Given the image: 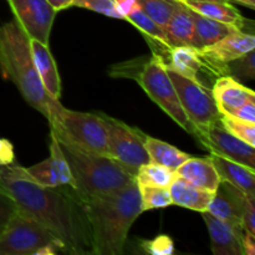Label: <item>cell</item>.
<instances>
[{
  "instance_id": "1",
  "label": "cell",
  "mask_w": 255,
  "mask_h": 255,
  "mask_svg": "<svg viewBox=\"0 0 255 255\" xmlns=\"http://www.w3.org/2000/svg\"><path fill=\"white\" fill-rule=\"evenodd\" d=\"M0 186L17 209L49 229L67 254H92V238L82 202L69 186L36 183L19 164L0 166Z\"/></svg>"
},
{
  "instance_id": "2",
  "label": "cell",
  "mask_w": 255,
  "mask_h": 255,
  "mask_svg": "<svg viewBox=\"0 0 255 255\" xmlns=\"http://www.w3.org/2000/svg\"><path fill=\"white\" fill-rule=\"evenodd\" d=\"M92 238V254L121 255L132 224L143 212L136 179L82 203Z\"/></svg>"
},
{
  "instance_id": "3",
  "label": "cell",
  "mask_w": 255,
  "mask_h": 255,
  "mask_svg": "<svg viewBox=\"0 0 255 255\" xmlns=\"http://www.w3.org/2000/svg\"><path fill=\"white\" fill-rule=\"evenodd\" d=\"M0 75L11 81L25 101L47 120L51 97L37 75L29 36L15 20L0 26Z\"/></svg>"
},
{
  "instance_id": "4",
  "label": "cell",
  "mask_w": 255,
  "mask_h": 255,
  "mask_svg": "<svg viewBox=\"0 0 255 255\" xmlns=\"http://www.w3.org/2000/svg\"><path fill=\"white\" fill-rule=\"evenodd\" d=\"M56 139L71 169L72 186L70 188L82 203L117 191L134 179L112 157L86 151L64 139Z\"/></svg>"
},
{
  "instance_id": "5",
  "label": "cell",
  "mask_w": 255,
  "mask_h": 255,
  "mask_svg": "<svg viewBox=\"0 0 255 255\" xmlns=\"http://www.w3.org/2000/svg\"><path fill=\"white\" fill-rule=\"evenodd\" d=\"M50 131L59 139L70 142L86 151L109 154V137L104 115L65 109L59 100L50 99Z\"/></svg>"
},
{
  "instance_id": "6",
  "label": "cell",
  "mask_w": 255,
  "mask_h": 255,
  "mask_svg": "<svg viewBox=\"0 0 255 255\" xmlns=\"http://www.w3.org/2000/svg\"><path fill=\"white\" fill-rule=\"evenodd\" d=\"M149 99L158 105L163 112H166L179 127L194 136L196 128L187 117L177 96L171 77L166 69V60L157 52L147 60L137 75L133 77Z\"/></svg>"
},
{
  "instance_id": "7",
  "label": "cell",
  "mask_w": 255,
  "mask_h": 255,
  "mask_svg": "<svg viewBox=\"0 0 255 255\" xmlns=\"http://www.w3.org/2000/svg\"><path fill=\"white\" fill-rule=\"evenodd\" d=\"M47 246H57L66 253L64 244L49 229L19 209L0 234V255H36Z\"/></svg>"
},
{
  "instance_id": "8",
  "label": "cell",
  "mask_w": 255,
  "mask_h": 255,
  "mask_svg": "<svg viewBox=\"0 0 255 255\" xmlns=\"http://www.w3.org/2000/svg\"><path fill=\"white\" fill-rule=\"evenodd\" d=\"M166 69L173 82L182 109L196 128V132L219 120L221 112L209 87L174 71L167 64Z\"/></svg>"
},
{
  "instance_id": "9",
  "label": "cell",
  "mask_w": 255,
  "mask_h": 255,
  "mask_svg": "<svg viewBox=\"0 0 255 255\" xmlns=\"http://www.w3.org/2000/svg\"><path fill=\"white\" fill-rule=\"evenodd\" d=\"M104 119L107 126L110 157L134 177L139 167L149 162L144 147L146 133L106 115H104Z\"/></svg>"
},
{
  "instance_id": "10",
  "label": "cell",
  "mask_w": 255,
  "mask_h": 255,
  "mask_svg": "<svg viewBox=\"0 0 255 255\" xmlns=\"http://www.w3.org/2000/svg\"><path fill=\"white\" fill-rule=\"evenodd\" d=\"M197 139L212 154L226 157L238 163L253 168L255 167V149L253 146L229 133L219 120L199 129L194 134Z\"/></svg>"
},
{
  "instance_id": "11",
  "label": "cell",
  "mask_w": 255,
  "mask_h": 255,
  "mask_svg": "<svg viewBox=\"0 0 255 255\" xmlns=\"http://www.w3.org/2000/svg\"><path fill=\"white\" fill-rule=\"evenodd\" d=\"M14 20L20 25L29 39L49 45L50 34L56 10L47 0H6Z\"/></svg>"
},
{
  "instance_id": "12",
  "label": "cell",
  "mask_w": 255,
  "mask_h": 255,
  "mask_svg": "<svg viewBox=\"0 0 255 255\" xmlns=\"http://www.w3.org/2000/svg\"><path fill=\"white\" fill-rule=\"evenodd\" d=\"M169 61L166 62L171 69L186 77L199 82L203 86L209 87L207 82L211 81L212 85L217 77L227 75L226 67H221L207 59L201 50L192 46L172 47L167 52ZM211 89V87H209Z\"/></svg>"
},
{
  "instance_id": "13",
  "label": "cell",
  "mask_w": 255,
  "mask_h": 255,
  "mask_svg": "<svg viewBox=\"0 0 255 255\" xmlns=\"http://www.w3.org/2000/svg\"><path fill=\"white\" fill-rule=\"evenodd\" d=\"M251 198H255V197L248 196L228 182L221 181L218 188L216 189L209 202L207 212L227 223L242 227V216Z\"/></svg>"
},
{
  "instance_id": "14",
  "label": "cell",
  "mask_w": 255,
  "mask_h": 255,
  "mask_svg": "<svg viewBox=\"0 0 255 255\" xmlns=\"http://www.w3.org/2000/svg\"><path fill=\"white\" fill-rule=\"evenodd\" d=\"M199 50L212 62L221 67H226L228 62L255 50V37L252 32L234 30L211 46Z\"/></svg>"
},
{
  "instance_id": "15",
  "label": "cell",
  "mask_w": 255,
  "mask_h": 255,
  "mask_svg": "<svg viewBox=\"0 0 255 255\" xmlns=\"http://www.w3.org/2000/svg\"><path fill=\"white\" fill-rule=\"evenodd\" d=\"M203 221L211 236V248L214 255H244L242 234L244 229L217 218L209 212H202Z\"/></svg>"
},
{
  "instance_id": "16",
  "label": "cell",
  "mask_w": 255,
  "mask_h": 255,
  "mask_svg": "<svg viewBox=\"0 0 255 255\" xmlns=\"http://www.w3.org/2000/svg\"><path fill=\"white\" fill-rule=\"evenodd\" d=\"M212 96L221 114H232L246 102L255 100V92L229 75L217 77L211 87Z\"/></svg>"
},
{
  "instance_id": "17",
  "label": "cell",
  "mask_w": 255,
  "mask_h": 255,
  "mask_svg": "<svg viewBox=\"0 0 255 255\" xmlns=\"http://www.w3.org/2000/svg\"><path fill=\"white\" fill-rule=\"evenodd\" d=\"M30 49H31L32 60H34L37 75L41 80L45 91L51 99L59 100L61 96V79H60L56 62L50 52L49 45L30 39Z\"/></svg>"
},
{
  "instance_id": "18",
  "label": "cell",
  "mask_w": 255,
  "mask_h": 255,
  "mask_svg": "<svg viewBox=\"0 0 255 255\" xmlns=\"http://www.w3.org/2000/svg\"><path fill=\"white\" fill-rule=\"evenodd\" d=\"M174 172L177 176L183 178L192 186L204 189V191L213 192V193L222 181L209 157L198 158V157L191 156Z\"/></svg>"
},
{
  "instance_id": "19",
  "label": "cell",
  "mask_w": 255,
  "mask_h": 255,
  "mask_svg": "<svg viewBox=\"0 0 255 255\" xmlns=\"http://www.w3.org/2000/svg\"><path fill=\"white\" fill-rule=\"evenodd\" d=\"M209 159L216 167L222 181L233 184L248 196L255 197V171L253 168L218 154L211 153Z\"/></svg>"
},
{
  "instance_id": "20",
  "label": "cell",
  "mask_w": 255,
  "mask_h": 255,
  "mask_svg": "<svg viewBox=\"0 0 255 255\" xmlns=\"http://www.w3.org/2000/svg\"><path fill=\"white\" fill-rule=\"evenodd\" d=\"M169 193H171L172 204L201 213L208 209L209 202L213 197V192L197 188L177 174L169 184Z\"/></svg>"
},
{
  "instance_id": "21",
  "label": "cell",
  "mask_w": 255,
  "mask_h": 255,
  "mask_svg": "<svg viewBox=\"0 0 255 255\" xmlns=\"http://www.w3.org/2000/svg\"><path fill=\"white\" fill-rule=\"evenodd\" d=\"M163 29L171 49L178 46H192L194 32L192 10L184 2L179 1L178 6Z\"/></svg>"
},
{
  "instance_id": "22",
  "label": "cell",
  "mask_w": 255,
  "mask_h": 255,
  "mask_svg": "<svg viewBox=\"0 0 255 255\" xmlns=\"http://www.w3.org/2000/svg\"><path fill=\"white\" fill-rule=\"evenodd\" d=\"M193 11L217 20L233 25L237 29L243 30L247 20L239 12L238 9L233 6L229 1H218V0H206V1H182Z\"/></svg>"
},
{
  "instance_id": "23",
  "label": "cell",
  "mask_w": 255,
  "mask_h": 255,
  "mask_svg": "<svg viewBox=\"0 0 255 255\" xmlns=\"http://www.w3.org/2000/svg\"><path fill=\"white\" fill-rule=\"evenodd\" d=\"M192 15H193L194 25L192 47H194V49L199 50L203 49V47L211 46L214 42L219 41L222 37L228 35L229 32L234 31V30H239L233 25L209 19V17L203 16V15L193 11V10H192Z\"/></svg>"
},
{
  "instance_id": "24",
  "label": "cell",
  "mask_w": 255,
  "mask_h": 255,
  "mask_svg": "<svg viewBox=\"0 0 255 255\" xmlns=\"http://www.w3.org/2000/svg\"><path fill=\"white\" fill-rule=\"evenodd\" d=\"M144 147L149 156V161L173 169V171H176L186 159L191 157V154L181 151L177 147L161 139L153 138L148 134H146V138H144Z\"/></svg>"
},
{
  "instance_id": "25",
  "label": "cell",
  "mask_w": 255,
  "mask_h": 255,
  "mask_svg": "<svg viewBox=\"0 0 255 255\" xmlns=\"http://www.w3.org/2000/svg\"><path fill=\"white\" fill-rule=\"evenodd\" d=\"M125 20H127V21L131 22L132 25H134V26L147 37L149 44H151V42H154L156 45H158L164 54H167V52L169 51L171 47H169L168 41H167L166 32H164L163 26H161V25L157 24L153 19H151V17L139 7V5L133 10V11L129 12Z\"/></svg>"
},
{
  "instance_id": "26",
  "label": "cell",
  "mask_w": 255,
  "mask_h": 255,
  "mask_svg": "<svg viewBox=\"0 0 255 255\" xmlns=\"http://www.w3.org/2000/svg\"><path fill=\"white\" fill-rule=\"evenodd\" d=\"M174 177H176V172L173 169H169L167 167L149 161L139 167L134 179L138 186L167 187L168 188Z\"/></svg>"
},
{
  "instance_id": "27",
  "label": "cell",
  "mask_w": 255,
  "mask_h": 255,
  "mask_svg": "<svg viewBox=\"0 0 255 255\" xmlns=\"http://www.w3.org/2000/svg\"><path fill=\"white\" fill-rule=\"evenodd\" d=\"M139 7L161 26H166L179 0H137Z\"/></svg>"
},
{
  "instance_id": "28",
  "label": "cell",
  "mask_w": 255,
  "mask_h": 255,
  "mask_svg": "<svg viewBox=\"0 0 255 255\" xmlns=\"http://www.w3.org/2000/svg\"><path fill=\"white\" fill-rule=\"evenodd\" d=\"M50 161H51L52 169L55 172V176L57 177L60 182V186H72V174L70 169L69 163L65 158L62 149L57 142L55 134L50 131Z\"/></svg>"
},
{
  "instance_id": "29",
  "label": "cell",
  "mask_w": 255,
  "mask_h": 255,
  "mask_svg": "<svg viewBox=\"0 0 255 255\" xmlns=\"http://www.w3.org/2000/svg\"><path fill=\"white\" fill-rule=\"evenodd\" d=\"M141 194L142 209L151 211V209L167 208L172 206L169 187H152V186H138Z\"/></svg>"
},
{
  "instance_id": "30",
  "label": "cell",
  "mask_w": 255,
  "mask_h": 255,
  "mask_svg": "<svg viewBox=\"0 0 255 255\" xmlns=\"http://www.w3.org/2000/svg\"><path fill=\"white\" fill-rule=\"evenodd\" d=\"M219 121L229 133L255 147V122L244 121L228 114H221Z\"/></svg>"
},
{
  "instance_id": "31",
  "label": "cell",
  "mask_w": 255,
  "mask_h": 255,
  "mask_svg": "<svg viewBox=\"0 0 255 255\" xmlns=\"http://www.w3.org/2000/svg\"><path fill=\"white\" fill-rule=\"evenodd\" d=\"M227 75L239 82L252 81L255 79V50L226 64Z\"/></svg>"
},
{
  "instance_id": "32",
  "label": "cell",
  "mask_w": 255,
  "mask_h": 255,
  "mask_svg": "<svg viewBox=\"0 0 255 255\" xmlns=\"http://www.w3.org/2000/svg\"><path fill=\"white\" fill-rule=\"evenodd\" d=\"M25 172L29 174L30 178L35 181L36 183L41 184L45 187H59L60 182L57 177L55 176V172L52 169L51 161L50 158H46L45 161L40 162V163L34 164L31 167L24 168Z\"/></svg>"
},
{
  "instance_id": "33",
  "label": "cell",
  "mask_w": 255,
  "mask_h": 255,
  "mask_svg": "<svg viewBox=\"0 0 255 255\" xmlns=\"http://www.w3.org/2000/svg\"><path fill=\"white\" fill-rule=\"evenodd\" d=\"M72 6L92 10V11L105 15V16L122 19L120 12L117 11L116 1L115 0H74Z\"/></svg>"
},
{
  "instance_id": "34",
  "label": "cell",
  "mask_w": 255,
  "mask_h": 255,
  "mask_svg": "<svg viewBox=\"0 0 255 255\" xmlns=\"http://www.w3.org/2000/svg\"><path fill=\"white\" fill-rule=\"evenodd\" d=\"M139 247L144 253L152 255H172L174 253V243L168 236H158L152 241H143Z\"/></svg>"
},
{
  "instance_id": "35",
  "label": "cell",
  "mask_w": 255,
  "mask_h": 255,
  "mask_svg": "<svg viewBox=\"0 0 255 255\" xmlns=\"http://www.w3.org/2000/svg\"><path fill=\"white\" fill-rule=\"evenodd\" d=\"M17 211L14 198L0 186V234L6 228L7 223Z\"/></svg>"
},
{
  "instance_id": "36",
  "label": "cell",
  "mask_w": 255,
  "mask_h": 255,
  "mask_svg": "<svg viewBox=\"0 0 255 255\" xmlns=\"http://www.w3.org/2000/svg\"><path fill=\"white\" fill-rule=\"evenodd\" d=\"M242 227L244 231L255 234V198H251L247 203L242 216Z\"/></svg>"
},
{
  "instance_id": "37",
  "label": "cell",
  "mask_w": 255,
  "mask_h": 255,
  "mask_svg": "<svg viewBox=\"0 0 255 255\" xmlns=\"http://www.w3.org/2000/svg\"><path fill=\"white\" fill-rule=\"evenodd\" d=\"M15 162L14 146L6 138L0 137V166H7Z\"/></svg>"
},
{
  "instance_id": "38",
  "label": "cell",
  "mask_w": 255,
  "mask_h": 255,
  "mask_svg": "<svg viewBox=\"0 0 255 255\" xmlns=\"http://www.w3.org/2000/svg\"><path fill=\"white\" fill-rule=\"evenodd\" d=\"M228 115L238 117V119L244 120V121L255 122V100H251V101L246 102V104L242 105L241 107H238L232 114Z\"/></svg>"
},
{
  "instance_id": "39",
  "label": "cell",
  "mask_w": 255,
  "mask_h": 255,
  "mask_svg": "<svg viewBox=\"0 0 255 255\" xmlns=\"http://www.w3.org/2000/svg\"><path fill=\"white\" fill-rule=\"evenodd\" d=\"M116 1V7L117 11L120 12L122 19H126L127 15L131 11H133L137 6H138V2L137 0H115Z\"/></svg>"
},
{
  "instance_id": "40",
  "label": "cell",
  "mask_w": 255,
  "mask_h": 255,
  "mask_svg": "<svg viewBox=\"0 0 255 255\" xmlns=\"http://www.w3.org/2000/svg\"><path fill=\"white\" fill-rule=\"evenodd\" d=\"M242 248L244 255L255 254V234L244 231L242 234Z\"/></svg>"
},
{
  "instance_id": "41",
  "label": "cell",
  "mask_w": 255,
  "mask_h": 255,
  "mask_svg": "<svg viewBox=\"0 0 255 255\" xmlns=\"http://www.w3.org/2000/svg\"><path fill=\"white\" fill-rule=\"evenodd\" d=\"M47 1L51 4V6L54 7L56 11L67 9V7H71L72 4H74V0H47Z\"/></svg>"
},
{
  "instance_id": "42",
  "label": "cell",
  "mask_w": 255,
  "mask_h": 255,
  "mask_svg": "<svg viewBox=\"0 0 255 255\" xmlns=\"http://www.w3.org/2000/svg\"><path fill=\"white\" fill-rule=\"evenodd\" d=\"M228 1H236L238 4L249 7V9H254L255 7V0H228Z\"/></svg>"
},
{
  "instance_id": "43",
  "label": "cell",
  "mask_w": 255,
  "mask_h": 255,
  "mask_svg": "<svg viewBox=\"0 0 255 255\" xmlns=\"http://www.w3.org/2000/svg\"><path fill=\"white\" fill-rule=\"evenodd\" d=\"M179 1H206V0H179ZM218 1H228V0H218Z\"/></svg>"
}]
</instances>
